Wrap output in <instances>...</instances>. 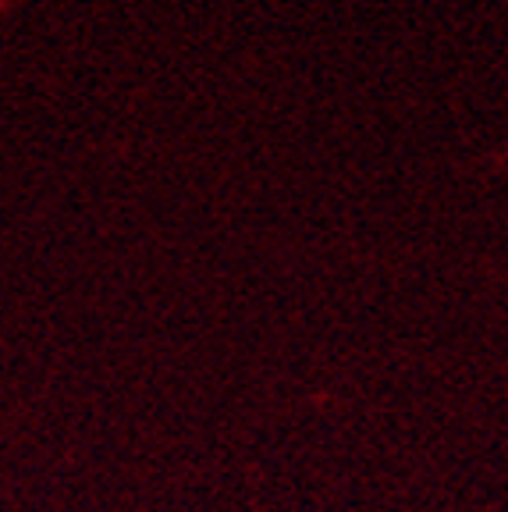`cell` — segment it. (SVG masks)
Listing matches in <instances>:
<instances>
[]
</instances>
